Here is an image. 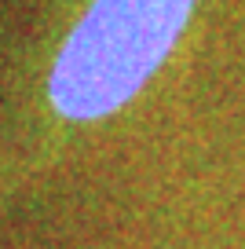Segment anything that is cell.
Here are the masks:
<instances>
[{
	"label": "cell",
	"mask_w": 245,
	"mask_h": 249,
	"mask_svg": "<svg viewBox=\"0 0 245 249\" xmlns=\"http://www.w3.org/2000/svg\"><path fill=\"white\" fill-rule=\"evenodd\" d=\"M194 0H95L62 44L52 103L73 121L128 103L176 44Z\"/></svg>",
	"instance_id": "obj_1"
}]
</instances>
